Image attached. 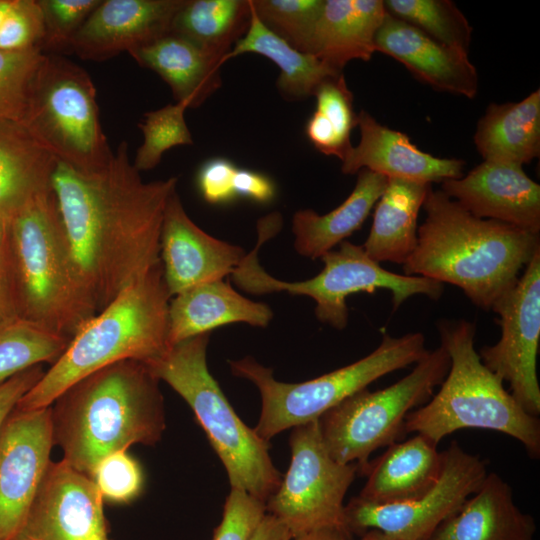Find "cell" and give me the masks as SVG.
Returning a JSON list of instances; mask_svg holds the SVG:
<instances>
[{
	"label": "cell",
	"mask_w": 540,
	"mask_h": 540,
	"mask_svg": "<svg viewBox=\"0 0 540 540\" xmlns=\"http://www.w3.org/2000/svg\"><path fill=\"white\" fill-rule=\"evenodd\" d=\"M423 209L405 275L455 285L483 310L492 309L540 252L539 234L475 217L441 190H429Z\"/></svg>",
	"instance_id": "2"
},
{
	"label": "cell",
	"mask_w": 540,
	"mask_h": 540,
	"mask_svg": "<svg viewBox=\"0 0 540 540\" xmlns=\"http://www.w3.org/2000/svg\"><path fill=\"white\" fill-rule=\"evenodd\" d=\"M69 339L23 319L0 329V384L43 363H54Z\"/></svg>",
	"instance_id": "34"
},
{
	"label": "cell",
	"mask_w": 540,
	"mask_h": 540,
	"mask_svg": "<svg viewBox=\"0 0 540 540\" xmlns=\"http://www.w3.org/2000/svg\"><path fill=\"white\" fill-rule=\"evenodd\" d=\"M42 365L28 368L0 384V432L20 399L44 374Z\"/></svg>",
	"instance_id": "45"
},
{
	"label": "cell",
	"mask_w": 540,
	"mask_h": 540,
	"mask_svg": "<svg viewBox=\"0 0 540 540\" xmlns=\"http://www.w3.org/2000/svg\"><path fill=\"white\" fill-rule=\"evenodd\" d=\"M375 51L404 65L432 88L473 99L479 87L468 54L447 47L388 12L375 36Z\"/></svg>",
	"instance_id": "21"
},
{
	"label": "cell",
	"mask_w": 540,
	"mask_h": 540,
	"mask_svg": "<svg viewBox=\"0 0 540 540\" xmlns=\"http://www.w3.org/2000/svg\"><path fill=\"white\" fill-rule=\"evenodd\" d=\"M431 440L416 434L393 442L373 462L358 497L375 504H392L424 494L436 482L441 469V452Z\"/></svg>",
	"instance_id": "26"
},
{
	"label": "cell",
	"mask_w": 540,
	"mask_h": 540,
	"mask_svg": "<svg viewBox=\"0 0 540 540\" xmlns=\"http://www.w3.org/2000/svg\"><path fill=\"white\" fill-rule=\"evenodd\" d=\"M141 67L157 73L176 103L198 108L222 85V63L187 38L168 32L128 53Z\"/></svg>",
	"instance_id": "24"
},
{
	"label": "cell",
	"mask_w": 540,
	"mask_h": 540,
	"mask_svg": "<svg viewBox=\"0 0 540 540\" xmlns=\"http://www.w3.org/2000/svg\"><path fill=\"white\" fill-rule=\"evenodd\" d=\"M449 366L450 358L440 345L394 384L360 390L325 412L318 423L329 454L340 463H355L358 473L366 475L370 455L404 433L407 415L432 397Z\"/></svg>",
	"instance_id": "11"
},
{
	"label": "cell",
	"mask_w": 540,
	"mask_h": 540,
	"mask_svg": "<svg viewBox=\"0 0 540 540\" xmlns=\"http://www.w3.org/2000/svg\"><path fill=\"white\" fill-rule=\"evenodd\" d=\"M440 190L475 217L540 233V186L523 166L484 160Z\"/></svg>",
	"instance_id": "18"
},
{
	"label": "cell",
	"mask_w": 540,
	"mask_h": 540,
	"mask_svg": "<svg viewBox=\"0 0 540 540\" xmlns=\"http://www.w3.org/2000/svg\"><path fill=\"white\" fill-rule=\"evenodd\" d=\"M357 126L360 141L341 161L344 174L367 169L388 179L426 184L442 183L464 175L463 160L439 158L420 150L406 134L382 125L365 110L357 114Z\"/></svg>",
	"instance_id": "20"
},
{
	"label": "cell",
	"mask_w": 540,
	"mask_h": 540,
	"mask_svg": "<svg viewBox=\"0 0 540 540\" xmlns=\"http://www.w3.org/2000/svg\"><path fill=\"white\" fill-rule=\"evenodd\" d=\"M210 333L174 345L145 363L190 406L213 450L220 458L231 488L242 489L267 502L282 475L273 464L268 441L236 414L207 366Z\"/></svg>",
	"instance_id": "7"
},
{
	"label": "cell",
	"mask_w": 540,
	"mask_h": 540,
	"mask_svg": "<svg viewBox=\"0 0 540 540\" xmlns=\"http://www.w3.org/2000/svg\"><path fill=\"white\" fill-rule=\"evenodd\" d=\"M361 540H395L378 530H368L361 536Z\"/></svg>",
	"instance_id": "49"
},
{
	"label": "cell",
	"mask_w": 540,
	"mask_h": 540,
	"mask_svg": "<svg viewBox=\"0 0 540 540\" xmlns=\"http://www.w3.org/2000/svg\"><path fill=\"white\" fill-rule=\"evenodd\" d=\"M314 96L316 107L306 123V135L319 152L342 161L352 147L350 135L357 126L353 94L344 75L323 82Z\"/></svg>",
	"instance_id": "33"
},
{
	"label": "cell",
	"mask_w": 540,
	"mask_h": 540,
	"mask_svg": "<svg viewBox=\"0 0 540 540\" xmlns=\"http://www.w3.org/2000/svg\"><path fill=\"white\" fill-rule=\"evenodd\" d=\"M237 197H244L260 204L270 203L276 196V186L266 174L237 168L234 177Z\"/></svg>",
	"instance_id": "46"
},
{
	"label": "cell",
	"mask_w": 540,
	"mask_h": 540,
	"mask_svg": "<svg viewBox=\"0 0 540 540\" xmlns=\"http://www.w3.org/2000/svg\"><path fill=\"white\" fill-rule=\"evenodd\" d=\"M440 345L450 366L439 390L411 411L404 433L421 434L436 445L467 428L501 432L517 441L532 459L540 457V420L527 413L481 361L475 349V324L443 320L438 324Z\"/></svg>",
	"instance_id": "5"
},
{
	"label": "cell",
	"mask_w": 540,
	"mask_h": 540,
	"mask_svg": "<svg viewBox=\"0 0 540 540\" xmlns=\"http://www.w3.org/2000/svg\"><path fill=\"white\" fill-rule=\"evenodd\" d=\"M431 184L389 178L376 203L369 235L362 245L376 262L404 264L417 245V219Z\"/></svg>",
	"instance_id": "29"
},
{
	"label": "cell",
	"mask_w": 540,
	"mask_h": 540,
	"mask_svg": "<svg viewBox=\"0 0 540 540\" xmlns=\"http://www.w3.org/2000/svg\"><path fill=\"white\" fill-rule=\"evenodd\" d=\"M58 162L94 172L112 158L100 121L95 85L85 69L45 54L20 122Z\"/></svg>",
	"instance_id": "9"
},
{
	"label": "cell",
	"mask_w": 540,
	"mask_h": 540,
	"mask_svg": "<svg viewBox=\"0 0 540 540\" xmlns=\"http://www.w3.org/2000/svg\"><path fill=\"white\" fill-rule=\"evenodd\" d=\"M244 53L262 55L274 62L280 70L276 86L288 101L304 100L326 80L343 74L331 68L316 56L303 53L271 32L252 9L251 22L246 34L235 44L226 61Z\"/></svg>",
	"instance_id": "31"
},
{
	"label": "cell",
	"mask_w": 540,
	"mask_h": 540,
	"mask_svg": "<svg viewBox=\"0 0 540 540\" xmlns=\"http://www.w3.org/2000/svg\"><path fill=\"white\" fill-rule=\"evenodd\" d=\"M245 254L240 246L219 240L198 227L187 215L177 190L172 191L160 234V261L171 297L231 275Z\"/></svg>",
	"instance_id": "17"
},
{
	"label": "cell",
	"mask_w": 540,
	"mask_h": 540,
	"mask_svg": "<svg viewBox=\"0 0 540 540\" xmlns=\"http://www.w3.org/2000/svg\"><path fill=\"white\" fill-rule=\"evenodd\" d=\"M90 478L103 500L129 503L136 499L144 486V475L138 461L120 450L103 457L93 468Z\"/></svg>",
	"instance_id": "40"
},
{
	"label": "cell",
	"mask_w": 540,
	"mask_h": 540,
	"mask_svg": "<svg viewBox=\"0 0 540 540\" xmlns=\"http://www.w3.org/2000/svg\"><path fill=\"white\" fill-rule=\"evenodd\" d=\"M43 35V17L38 1L12 0L0 27V51H41Z\"/></svg>",
	"instance_id": "41"
},
{
	"label": "cell",
	"mask_w": 540,
	"mask_h": 540,
	"mask_svg": "<svg viewBox=\"0 0 540 540\" xmlns=\"http://www.w3.org/2000/svg\"><path fill=\"white\" fill-rule=\"evenodd\" d=\"M19 319L71 339L97 314L77 274L53 190L8 221Z\"/></svg>",
	"instance_id": "6"
},
{
	"label": "cell",
	"mask_w": 540,
	"mask_h": 540,
	"mask_svg": "<svg viewBox=\"0 0 540 540\" xmlns=\"http://www.w3.org/2000/svg\"><path fill=\"white\" fill-rule=\"evenodd\" d=\"M40 6L44 35L41 51L44 54H71L75 35L101 0H37Z\"/></svg>",
	"instance_id": "39"
},
{
	"label": "cell",
	"mask_w": 540,
	"mask_h": 540,
	"mask_svg": "<svg viewBox=\"0 0 540 540\" xmlns=\"http://www.w3.org/2000/svg\"><path fill=\"white\" fill-rule=\"evenodd\" d=\"M264 240L257 239L255 247L245 254L231 274L233 282L251 294L286 292L304 295L315 301L317 319L342 330L348 324L347 298L355 293L372 294L378 289L391 292L393 309L414 295H425L438 300L444 285L422 276L402 275L384 269L370 258L362 246L343 241L320 259L324 263L316 276L296 282L278 280L269 275L258 261V251Z\"/></svg>",
	"instance_id": "10"
},
{
	"label": "cell",
	"mask_w": 540,
	"mask_h": 540,
	"mask_svg": "<svg viewBox=\"0 0 540 540\" xmlns=\"http://www.w3.org/2000/svg\"><path fill=\"white\" fill-rule=\"evenodd\" d=\"M257 18L296 50L310 54L324 0H251Z\"/></svg>",
	"instance_id": "36"
},
{
	"label": "cell",
	"mask_w": 540,
	"mask_h": 540,
	"mask_svg": "<svg viewBox=\"0 0 540 540\" xmlns=\"http://www.w3.org/2000/svg\"><path fill=\"white\" fill-rule=\"evenodd\" d=\"M8 221L0 218V329L19 319L9 248Z\"/></svg>",
	"instance_id": "44"
},
{
	"label": "cell",
	"mask_w": 540,
	"mask_h": 540,
	"mask_svg": "<svg viewBox=\"0 0 540 540\" xmlns=\"http://www.w3.org/2000/svg\"><path fill=\"white\" fill-rule=\"evenodd\" d=\"M160 380L142 361L123 360L67 388L50 406L54 444L88 475L105 456L155 445L166 427Z\"/></svg>",
	"instance_id": "3"
},
{
	"label": "cell",
	"mask_w": 540,
	"mask_h": 540,
	"mask_svg": "<svg viewBox=\"0 0 540 540\" xmlns=\"http://www.w3.org/2000/svg\"><path fill=\"white\" fill-rule=\"evenodd\" d=\"M45 54L38 50L0 51V121L21 122Z\"/></svg>",
	"instance_id": "38"
},
{
	"label": "cell",
	"mask_w": 540,
	"mask_h": 540,
	"mask_svg": "<svg viewBox=\"0 0 540 540\" xmlns=\"http://www.w3.org/2000/svg\"><path fill=\"white\" fill-rule=\"evenodd\" d=\"M185 0H101L75 35L71 52L104 61L131 52L170 32Z\"/></svg>",
	"instance_id": "19"
},
{
	"label": "cell",
	"mask_w": 540,
	"mask_h": 540,
	"mask_svg": "<svg viewBox=\"0 0 540 540\" xmlns=\"http://www.w3.org/2000/svg\"><path fill=\"white\" fill-rule=\"evenodd\" d=\"M237 166L224 157L206 160L196 174V185L203 199L209 204L229 203L237 198L234 177Z\"/></svg>",
	"instance_id": "43"
},
{
	"label": "cell",
	"mask_w": 540,
	"mask_h": 540,
	"mask_svg": "<svg viewBox=\"0 0 540 540\" xmlns=\"http://www.w3.org/2000/svg\"><path fill=\"white\" fill-rule=\"evenodd\" d=\"M420 332L401 337L383 334L381 343L367 356L332 372L299 383L278 381L273 370L247 356L228 361L234 376L251 381L261 396L256 433L266 441L284 430L318 420L347 397L377 379L416 364L427 354Z\"/></svg>",
	"instance_id": "8"
},
{
	"label": "cell",
	"mask_w": 540,
	"mask_h": 540,
	"mask_svg": "<svg viewBox=\"0 0 540 540\" xmlns=\"http://www.w3.org/2000/svg\"><path fill=\"white\" fill-rule=\"evenodd\" d=\"M266 514L265 502L242 489L231 488L212 540H251Z\"/></svg>",
	"instance_id": "42"
},
{
	"label": "cell",
	"mask_w": 540,
	"mask_h": 540,
	"mask_svg": "<svg viewBox=\"0 0 540 540\" xmlns=\"http://www.w3.org/2000/svg\"><path fill=\"white\" fill-rule=\"evenodd\" d=\"M56 165L20 122L0 121V218L51 191Z\"/></svg>",
	"instance_id": "28"
},
{
	"label": "cell",
	"mask_w": 540,
	"mask_h": 540,
	"mask_svg": "<svg viewBox=\"0 0 540 540\" xmlns=\"http://www.w3.org/2000/svg\"><path fill=\"white\" fill-rule=\"evenodd\" d=\"M251 15V0H185L170 32L192 41L223 64L246 34Z\"/></svg>",
	"instance_id": "32"
},
{
	"label": "cell",
	"mask_w": 540,
	"mask_h": 540,
	"mask_svg": "<svg viewBox=\"0 0 540 540\" xmlns=\"http://www.w3.org/2000/svg\"><path fill=\"white\" fill-rule=\"evenodd\" d=\"M272 309L238 293L229 283L214 280L171 297L168 309L169 344L174 345L231 323L266 327Z\"/></svg>",
	"instance_id": "23"
},
{
	"label": "cell",
	"mask_w": 540,
	"mask_h": 540,
	"mask_svg": "<svg viewBox=\"0 0 540 540\" xmlns=\"http://www.w3.org/2000/svg\"><path fill=\"white\" fill-rule=\"evenodd\" d=\"M474 143L484 160L523 166L540 154V90L518 102L491 103Z\"/></svg>",
	"instance_id": "30"
},
{
	"label": "cell",
	"mask_w": 540,
	"mask_h": 540,
	"mask_svg": "<svg viewBox=\"0 0 540 540\" xmlns=\"http://www.w3.org/2000/svg\"><path fill=\"white\" fill-rule=\"evenodd\" d=\"M386 11L438 41L468 54L472 27L450 0H385Z\"/></svg>",
	"instance_id": "35"
},
{
	"label": "cell",
	"mask_w": 540,
	"mask_h": 540,
	"mask_svg": "<svg viewBox=\"0 0 540 540\" xmlns=\"http://www.w3.org/2000/svg\"><path fill=\"white\" fill-rule=\"evenodd\" d=\"M251 540H292V536L281 521L267 513Z\"/></svg>",
	"instance_id": "47"
},
{
	"label": "cell",
	"mask_w": 540,
	"mask_h": 540,
	"mask_svg": "<svg viewBox=\"0 0 540 540\" xmlns=\"http://www.w3.org/2000/svg\"><path fill=\"white\" fill-rule=\"evenodd\" d=\"M170 299L160 262L82 325L15 409L49 407L71 385L116 362L159 358L171 346Z\"/></svg>",
	"instance_id": "4"
},
{
	"label": "cell",
	"mask_w": 540,
	"mask_h": 540,
	"mask_svg": "<svg viewBox=\"0 0 540 540\" xmlns=\"http://www.w3.org/2000/svg\"><path fill=\"white\" fill-rule=\"evenodd\" d=\"M292 540H352L345 533L335 529H319L300 534Z\"/></svg>",
	"instance_id": "48"
},
{
	"label": "cell",
	"mask_w": 540,
	"mask_h": 540,
	"mask_svg": "<svg viewBox=\"0 0 540 540\" xmlns=\"http://www.w3.org/2000/svg\"><path fill=\"white\" fill-rule=\"evenodd\" d=\"M441 458L436 482L419 497L392 504L353 497L345 504L348 533L362 536L368 530H378L395 540H429L479 488L488 473L486 461L465 451L456 441L441 452Z\"/></svg>",
	"instance_id": "13"
},
{
	"label": "cell",
	"mask_w": 540,
	"mask_h": 540,
	"mask_svg": "<svg viewBox=\"0 0 540 540\" xmlns=\"http://www.w3.org/2000/svg\"><path fill=\"white\" fill-rule=\"evenodd\" d=\"M386 14L382 0H324L309 53L338 72L351 60L369 61Z\"/></svg>",
	"instance_id": "25"
},
{
	"label": "cell",
	"mask_w": 540,
	"mask_h": 540,
	"mask_svg": "<svg viewBox=\"0 0 540 540\" xmlns=\"http://www.w3.org/2000/svg\"><path fill=\"white\" fill-rule=\"evenodd\" d=\"M291 461L268 514L281 521L292 538L314 530L335 529L352 538L345 523V495L358 466L336 461L327 451L318 420L292 428Z\"/></svg>",
	"instance_id": "12"
},
{
	"label": "cell",
	"mask_w": 540,
	"mask_h": 540,
	"mask_svg": "<svg viewBox=\"0 0 540 540\" xmlns=\"http://www.w3.org/2000/svg\"><path fill=\"white\" fill-rule=\"evenodd\" d=\"M353 191L334 210L320 215L312 209L294 213L292 232L298 254L321 258L347 237L359 230L384 192L388 178L361 169Z\"/></svg>",
	"instance_id": "27"
},
{
	"label": "cell",
	"mask_w": 540,
	"mask_h": 540,
	"mask_svg": "<svg viewBox=\"0 0 540 540\" xmlns=\"http://www.w3.org/2000/svg\"><path fill=\"white\" fill-rule=\"evenodd\" d=\"M12 0H0V27L11 6Z\"/></svg>",
	"instance_id": "50"
},
{
	"label": "cell",
	"mask_w": 540,
	"mask_h": 540,
	"mask_svg": "<svg viewBox=\"0 0 540 540\" xmlns=\"http://www.w3.org/2000/svg\"><path fill=\"white\" fill-rule=\"evenodd\" d=\"M176 185V177L145 182L126 141L94 172L57 161L52 190L74 266L97 313L161 262L162 220Z\"/></svg>",
	"instance_id": "1"
},
{
	"label": "cell",
	"mask_w": 540,
	"mask_h": 540,
	"mask_svg": "<svg viewBox=\"0 0 540 540\" xmlns=\"http://www.w3.org/2000/svg\"><path fill=\"white\" fill-rule=\"evenodd\" d=\"M501 328L499 341L479 352L482 363L503 382L530 415L540 414L537 355L540 342V252L516 284L493 305Z\"/></svg>",
	"instance_id": "14"
},
{
	"label": "cell",
	"mask_w": 540,
	"mask_h": 540,
	"mask_svg": "<svg viewBox=\"0 0 540 540\" xmlns=\"http://www.w3.org/2000/svg\"><path fill=\"white\" fill-rule=\"evenodd\" d=\"M51 408L14 411L0 432V540H16L50 464Z\"/></svg>",
	"instance_id": "15"
},
{
	"label": "cell",
	"mask_w": 540,
	"mask_h": 540,
	"mask_svg": "<svg viewBox=\"0 0 540 540\" xmlns=\"http://www.w3.org/2000/svg\"><path fill=\"white\" fill-rule=\"evenodd\" d=\"M536 523L515 503L511 486L488 472L479 488L429 540H534Z\"/></svg>",
	"instance_id": "22"
},
{
	"label": "cell",
	"mask_w": 540,
	"mask_h": 540,
	"mask_svg": "<svg viewBox=\"0 0 540 540\" xmlns=\"http://www.w3.org/2000/svg\"><path fill=\"white\" fill-rule=\"evenodd\" d=\"M186 109L184 105L175 102L144 114L138 124L143 134V143L132 162L139 172L155 168L169 149L193 143L184 117Z\"/></svg>",
	"instance_id": "37"
},
{
	"label": "cell",
	"mask_w": 540,
	"mask_h": 540,
	"mask_svg": "<svg viewBox=\"0 0 540 540\" xmlns=\"http://www.w3.org/2000/svg\"><path fill=\"white\" fill-rule=\"evenodd\" d=\"M103 502L88 475L50 462L16 540H109Z\"/></svg>",
	"instance_id": "16"
}]
</instances>
